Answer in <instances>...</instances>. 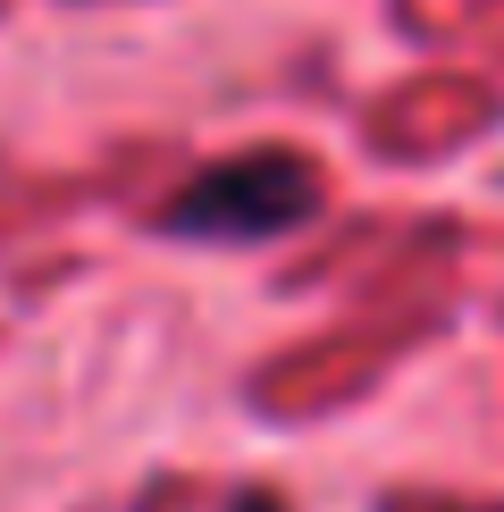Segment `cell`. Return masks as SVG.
I'll return each instance as SVG.
<instances>
[{
    "mask_svg": "<svg viewBox=\"0 0 504 512\" xmlns=\"http://www.w3.org/2000/svg\"><path fill=\"white\" fill-rule=\"evenodd\" d=\"M320 168L303 152H236L202 177H185L168 194L160 227L168 236H194V244H278L294 227L320 219Z\"/></svg>",
    "mask_w": 504,
    "mask_h": 512,
    "instance_id": "1",
    "label": "cell"
},
{
    "mask_svg": "<svg viewBox=\"0 0 504 512\" xmlns=\"http://www.w3.org/2000/svg\"><path fill=\"white\" fill-rule=\"evenodd\" d=\"M227 512H286V496H278V487H244V496L227 504Z\"/></svg>",
    "mask_w": 504,
    "mask_h": 512,
    "instance_id": "2",
    "label": "cell"
}]
</instances>
